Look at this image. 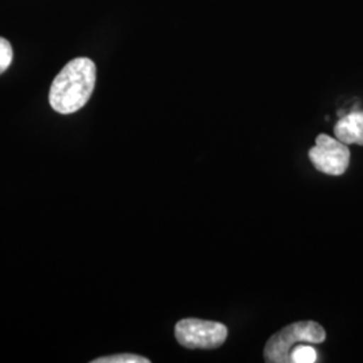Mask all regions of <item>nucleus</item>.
<instances>
[{
    "instance_id": "8",
    "label": "nucleus",
    "mask_w": 363,
    "mask_h": 363,
    "mask_svg": "<svg viewBox=\"0 0 363 363\" xmlns=\"http://www.w3.org/2000/svg\"><path fill=\"white\" fill-rule=\"evenodd\" d=\"M13 46L7 39L0 37V74H3L13 62Z\"/></svg>"
},
{
    "instance_id": "5",
    "label": "nucleus",
    "mask_w": 363,
    "mask_h": 363,
    "mask_svg": "<svg viewBox=\"0 0 363 363\" xmlns=\"http://www.w3.org/2000/svg\"><path fill=\"white\" fill-rule=\"evenodd\" d=\"M335 138L346 144L363 145V111H352L337 120Z\"/></svg>"
},
{
    "instance_id": "1",
    "label": "nucleus",
    "mask_w": 363,
    "mask_h": 363,
    "mask_svg": "<svg viewBox=\"0 0 363 363\" xmlns=\"http://www.w3.org/2000/svg\"><path fill=\"white\" fill-rule=\"evenodd\" d=\"M96 65L86 57L72 60L52 81L49 103L62 115L79 111L89 101L96 86Z\"/></svg>"
},
{
    "instance_id": "3",
    "label": "nucleus",
    "mask_w": 363,
    "mask_h": 363,
    "mask_svg": "<svg viewBox=\"0 0 363 363\" xmlns=\"http://www.w3.org/2000/svg\"><path fill=\"white\" fill-rule=\"evenodd\" d=\"M228 334V327L222 323L194 318L183 319L175 325V337L186 349H218L225 343Z\"/></svg>"
},
{
    "instance_id": "4",
    "label": "nucleus",
    "mask_w": 363,
    "mask_h": 363,
    "mask_svg": "<svg viewBox=\"0 0 363 363\" xmlns=\"http://www.w3.org/2000/svg\"><path fill=\"white\" fill-rule=\"evenodd\" d=\"M313 167L325 175H343L350 164V150L347 144L320 133L308 152Z\"/></svg>"
},
{
    "instance_id": "6",
    "label": "nucleus",
    "mask_w": 363,
    "mask_h": 363,
    "mask_svg": "<svg viewBox=\"0 0 363 363\" xmlns=\"http://www.w3.org/2000/svg\"><path fill=\"white\" fill-rule=\"evenodd\" d=\"M291 362L313 363L318 362V351L310 343L295 346L291 351Z\"/></svg>"
},
{
    "instance_id": "2",
    "label": "nucleus",
    "mask_w": 363,
    "mask_h": 363,
    "mask_svg": "<svg viewBox=\"0 0 363 363\" xmlns=\"http://www.w3.org/2000/svg\"><path fill=\"white\" fill-rule=\"evenodd\" d=\"M325 340V330L316 322L304 320L288 325L268 339L264 359L268 363L291 362V351L296 343L320 345Z\"/></svg>"
},
{
    "instance_id": "7",
    "label": "nucleus",
    "mask_w": 363,
    "mask_h": 363,
    "mask_svg": "<svg viewBox=\"0 0 363 363\" xmlns=\"http://www.w3.org/2000/svg\"><path fill=\"white\" fill-rule=\"evenodd\" d=\"M148 358H144L135 354H117L109 357H101L97 359H93L91 363H150Z\"/></svg>"
}]
</instances>
